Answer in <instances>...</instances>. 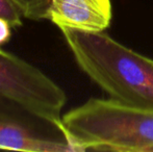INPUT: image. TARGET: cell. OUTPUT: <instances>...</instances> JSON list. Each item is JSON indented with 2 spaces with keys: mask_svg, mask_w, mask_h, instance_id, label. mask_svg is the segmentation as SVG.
<instances>
[{
  "mask_svg": "<svg viewBox=\"0 0 153 152\" xmlns=\"http://www.w3.org/2000/svg\"><path fill=\"white\" fill-rule=\"evenodd\" d=\"M74 151H153V112L113 99L90 98L62 117Z\"/></svg>",
  "mask_w": 153,
  "mask_h": 152,
  "instance_id": "cell-2",
  "label": "cell"
},
{
  "mask_svg": "<svg viewBox=\"0 0 153 152\" xmlns=\"http://www.w3.org/2000/svg\"><path fill=\"white\" fill-rule=\"evenodd\" d=\"M66 94L39 68L0 49V102L34 119L62 127Z\"/></svg>",
  "mask_w": 153,
  "mask_h": 152,
  "instance_id": "cell-3",
  "label": "cell"
},
{
  "mask_svg": "<svg viewBox=\"0 0 153 152\" xmlns=\"http://www.w3.org/2000/svg\"><path fill=\"white\" fill-rule=\"evenodd\" d=\"M0 149L24 152L74 151L64 134L41 132L29 122L0 117Z\"/></svg>",
  "mask_w": 153,
  "mask_h": 152,
  "instance_id": "cell-5",
  "label": "cell"
},
{
  "mask_svg": "<svg viewBox=\"0 0 153 152\" xmlns=\"http://www.w3.org/2000/svg\"><path fill=\"white\" fill-rule=\"evenodd\" d=\"M22 10L23 16L29 20L47 19V12L50 0H14Z\"/></svg>",
  "mask_w": 153,
  "mask_h": 152,
  "instance_id": "cell-6",
  "label": "cell"
},
{
  "mask_svg": "<svg viewBox=\"0 0 153 152\" xmlns=\"http://www.w3.org/2000/svg\"><path fill=\"white\" fill-rule=\"evenodd\" d=\"M111 0H50L47 19L59 29L102 33L113 18Z\"/></svg>",
  "mask_w": 153,
  "mask_h": 152,
  "instance_id": "cell-4",
  "label": "cell"
},
{
  "mask_svg": "<svg viewBox=\"0 0 153 152\" xmlns=\"http://www.w3.org/2000/svg\"><path fill=\"white\" fill-rule=\"evenodd\" d=\"M23 13L14 0H0V18L6 20L13 28L22 25Z\"/></svg>",
  "mask_w": 153,
  "mask_h": 152,
  "instance_id": "cell-7",
  "label": "cell"
},
{
  "mask_svg": "<svg viewBox=\"0 0 153 152\" xmlns=\"http://www.w3.org/2000/svg\"><path fill=\"white\" fill-rule=\"evenodd\" d=\"M77 65L111 98L153 112V59L102 33L62 29Z\"/></svg>",
  "mask_w": 153,
  "mask_h": 152,
  "instance_id": "cell-1",
  "label": "cell"
},
{
  "mask_svg": "<svg viewBox=\"0 0 153 152\" xmlns=\"http://www.w3.org/2000/svg\"><path fill=\"white\" fill-rule=\"evenodd\" d=\"M12 28V25L7 21L0 18V45L8 42L10 35H12V33H10Z\"/></svg>",
  "mask_w": 153,
  "mask_h": 152,
  "instance_id": "cell-8",
  "label": "cell"
}]
</instances>
